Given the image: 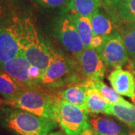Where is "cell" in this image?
<instances>
[{
  "label": "cell",
  "instance_id": "cell-1",
  "mask_svg": "<svg viewBox=\"0 0 135 135\" xmlns=\"http://www.w3.org/2000/svg\"><path fill=\"white\" fill-rule=\"evenodd\" d=\"M17 40L20 53L31 65L39 68L42 72L56 56L57 51L44 41L29 18L19 17Z\"/></svg>",
  "mask_w": 135,
  "mask_h": 135
},
{
  "label": "cell",
  "instance_id": "cell-2",
  "mask_svg": "<svg viewBox=\"0 0 135 135\" xmlns=\"http://www.w3.org/2000/svg\"><path fill=\"white\" fill-rule=\"evenodd\" d=\"M77 59L74 60L57 51L52 63L41 73V86L50 89H61L74 83L82 82Z\"/></svg>",
  "mask_w": 135,
  "mask_h": 135
},
{
  "label": "cell",
  "instance_id": "cell-3",
  "mask_svg": "<svg viewBox=\"0 0 135 135\" xmlns=\"http://www.w3.org/2000/svg\"><path fill=\"white\" fill-rule=\"evenodd\" d=\"M4 123L19 135H48L57 128L55 119L41 117L17 108L8 112Z\"/></svg>",
  "mask_w": 135,
  "mask_h": 135
},
{
  "label": "cell",
  "instance_id": "cell-4",
  "mask_svg": "<svg viewBox=\"0 0 135 135\" xmlns=\"http://www.w3.org/2000/svg\"><path fill=\"white\" fill-rule=\"evenodd\" d=\"M57 98L41 89H27L13 100L5 99L3 104L13 108L28 111L41 117L55 119Z\"/></svg>",
  "mask_w": 135,
  "mask_h": 135
},
{
  "label": "cell",
  "instance_id": "cell-5",
  "mask_svg": "<svg viewBox=\"0 0 135 135\" xmlns=\"http://www.w3.org/2000/svg\"><path fill=\"white\" fill-rule=\"evenodd\" d=\"M89 112L57 98L55 119L66 135H82L89 126Z\"/></svg>",
  "mask_w": 135,
  "mask_h": 135
},
{
  "label": "cell",
  "instance_id": "cell-6",
  "mask_svg": "<svg viewBox=\"0 0 135 135\" xmlns=\"http://www.w3.org/2000/svg\"><path fill=\"white\" fill-rule=\"evenodd\" d=\"M53 34L63 48L74 56H78L85 49L77 33L72 17L68 11H62L55 19Z\"/></svg>",
  "mask_w": 135,
  "mask_h": 135
},
{
  "label": "cell",
  "instance_id": "cell-7",
  "mask_svg": "<svg viewBox=\"0 0 135 135\" xmlns=\"http://www.w3.org/2000/svg\"><path fill=\"white\" fill-rule=\"evenodd\" d=\"M0 68L28 89H40L39 79L42 71L31 65L20 53L13 59L1 64Z\"/></svg>",
  "mask_w": 135,
  "mask_h": 135
},
{
  "label": "cell",
  "instance_id": "cell-8",
  "mask_svg": "<svg viewBox=\"0 0 135 135\" xmlns=\"http://www.w3.org/2000/svg\"><path fill=\"white\" fill-rule=\"evenodd\" d=\"M107 67L122 68L129 61V54L122 41L119 29L105 37L100 48L96 50Z\"/></svg>",
  "mask_w": 135,
  "mask_h": 135
},
{
  "label": "cell",
  "instance_id": "cell-9",
  "mask_svg": "<svg viewBox=\"0 0 135 135\" xmlns=\"http://www.w3.org/2000/svg\"><path fill=\"white\" fill-rule=\"evenodd\" d=\"M16 14L0 23V65L17 56L20 52L17 40V22Z\"/></svg>",
  "mask_w": 135,
  "mask_h": 135
},
{
  "label": "cell",
  "instance_id": "cell-10",
  "mask_svg": "<svg viewBox=\"0 0 135 135\" xmlns=\"http://www.w3.org/2000/svg\"><path fill=\"white\" fill-rule=\"evenodd\" d=\"M75 57L80 74L84 80H97L104 78L107 66L95 50L84 49L82 53Z\"/></svg>",
  "mask_w": 135,
  "mask_h": 135
},
{
  "label": "cell",
  "instance_id": "cell-11",
  "mask_svg": "<svg viewBox=\"0 0 135 135\" xmlns=\"http://www.w3.org/2000/svg\"><path fill=\"white\" fill-rule=\"evenodd\" d=\"M111 87L121 95L135 99V77L128 71L116 68L108 77Z\"/></svg>",
  "mask_w": 135,
  "mask_h": 135
},
{
  "label": "cell",
  "instance_id": "cell-12",
  "mask_svg": "<svg viewBox=\"0 0 135 135\" xmlns=\"http://www.w3.org/2000/svg\"><path fill=\"white\" fill-rule=\"evenodd\" d=\"M89 126L96 131L107 135H130L128 127L115 119L92 113L89 116Z\"/></svg>",
  "mask_w": 135,
  "mask_h": 135
},
{
  "label": "cell",
  "instance_id": "cell-13",
  "mask_svg": "<svg viewBox=\"0 0 135 135\" xmlns=\"http://www.w3.org/2000/svg\"><path fill=\"white\" fill-rule=\"evenodd\" d=\"M87 87L84 80L82 82L74 83L68 85L58 92L59 99L72 104L83 110H87L86 101ZM88 111V110H87Z\"/></svg>",
  "mask_w": 135,
  "mask_h": 135
},
{
  "label": "cell",
  "instance_id": "cell-14",
  "mask_svg": "<svg viewBox=\"0 0 135 135\" xmlns=\"http://www.w3.org/2000/svg\"><path fill=\"white\" fill-rule=\"evenodd\" d=\"M91 24L94 35L103 37H107L119 29L115 24V21L100 8L93 13L91 17Z\"/></svg>",
  "mask_w": 135,
  "mask_h": 135
},
{
  "label": "cell",
  "instance_id": "cell-15",
  "mask_svg": "<svg viewBox=\"0 0 135 135\" xmlns=\"http://www.w3.org/2000/svg\"><path fill=\"white\" fill-rule=\"evenodd\" d=\"M84 82L87 87L86 105L88 112L94 114H107V112L110 106V103L101 95V93L92 86L89 80H86Z\"/></svg>",
  "mask_w": 135,
  "mask_h": 135
},
{
  "label": "cell",
  "instance_id": "cell-16",
  "mask_svg": "<svg viewBox=\"0 0 135 135\" xmlns=\"http://www.w3.org/2000/svg\"><path fill=\"white\" fill-rule=\"evenodd\" d=\"M28 88L8 73L0 70V95L5 100H13Z\"/></svg>",
  "mask_w": 135,
  "mask_h": 135
},
{
  "label": "cell",
  "instance_id": "cell-17",
  "mask_svg": "<svg viewBox=\"0 0 135 135\" xmlns=\"http://www.w3.org/2000/svg\"><path fill=\"white\" fill-rule=\"evenodd\" d=\"M107 114L115 116L129 128L135 131V105L128 101L110 104Z\"/></svg>",
  "mask_w": 135,
  "mask_h": 135
},
{
  "label": "cell",
  "instance_id": "cell-18",
  "mask_svg": "<svg viewBox=\"0 0 135 135\" xmlns=\"http://www.w3.org/2000/svg\"><path fill=\"white\" fill-rule=\"evenodd\" d=\"M105 5L122 22H135V0H107Z\"/></svg>",
  "mask_w": 135,
  "mask_h": 135
},
{
  "label": "cell",
  "instance_id": "cell-19",
  "mask_svg": "<svg viewBox=\"0 0 135 135\" xmlns=\"http://www.w3.org/2000/svg\"><path fill=\"white\" fill-rule=\"evenodd\" d=\"M77 29V33L85 49L91 48V41L94 35L92 31L91 19L82 16L76 12H70Z\"/></svg>",
  "mask_w": 135,
  "mask_h": 135
},
{
  "label": "cell",
  "instance_id": "cell-20",
  "mask_svg": "<svg viewBox=\"0 0 135 135\" xmlns=\"http://www.w3.org/2000/svg\"><path fill=\"white\" fill-rule=\"evenodd\" d=\"M118 29L129 56L135 59V22H122Z\"/></svg>",
  "mask_w": 135,
  "mask_h": 135
},
{
  "label": "cell",
  "instance_id": "cell-21",
  "mask_svg": "<svg viewBox=\"0 0 135 135\" xmlns=\"http://www.w3.org/2000/svg\"><path fill=\"white\" fill-rule=\"evenodd\" d=\"M100 3L99 0H71L68 9L91 19L93 13L100 8Z\"/></svg>",
  "mask_w": 135,
  "mask_h": 135
},
{
  "label": "cell",
  "instance_id": "cell-22",
  "mask_svg": "<svg viewBox=\"0 0 135 135\" xmlns=\"http://www.w3.org/2000/svg\"><path fill=\"white\" fill-rule=\"evenodd\" d=\"M91 84L96 89L98 92L101 94L107 101L111 104H117V103H123L126 102L121 95H119L111 87H109L105 83H104L101 80H89Z\"/></svg>",
  "mask_w": 135,
  "mask_h": 135
},
{
  "label": "cell",
  "instance_id": "cell-23",
  "mask_svg": "<svg viewBox=\"0 0 135 135\" xmlns=\"http://www.w3.org/2000/svg\"><path fill=\"white\" fill-rule=\"evenodd\" d=\"M35 3L44 8H64L68 6L71 0H32Z\"/></svg>",
  "mask_w": 135,
  "mask_h": 135
},
{
  "label": "cell",
  "instance_id": "cell-24",
  "mask_svg": "<svg viewBox=\"0 0 135 135\" xmlns=\"http://www.w3.org/2000/svg\"><path fill=\"white\" fill-rule=\"evenodd\" d=\"M15 13L8 8L4 0H0V23L11 18Z\"/></svg>",
  "mask_w": 135,
  "mask_h": 135
},
{
  "label": "cell",
  "instance_id": "cell-25",
  "mask_svg": "<svg viewBox=\"0 0 135 135\" xmlns=\"http://www.w3.org/2000/svg\"><path fill=\"white\" fill-rule=\"evenodd\" d=\"M104 38L105 37L98 35H94L91 41V48L94 49L95 50H98L102 46V44L104 41Z\"/></svg>",
  "mask_w": 135,
  "mask_h": 135
},
{
  "label": "cell",
  "instance_id": "cell-26",
  "mask_svg": "<svg viewBox=\"0 0 135 135\" xmlns=\"http://www.w3.org/2000/svg\"><path fill=\"white\" fill-rule=\"evenodd\" d=\"M82 135H107V134H101L100 132L98 131H95L94 129H92V128H89L88 129L85 131L83 132V134Z\"/></svg>",
  "mask_w": 135,
  "mask_h": 135
},
{
  "label": "cell",
  "instance_id": "cell-27",
  "mask_svg": "<svg viewBox=\"0 0 135 135\" xmlns=\"http://www.w3.org/2000/svg\"><path fill=\"white\" fill-rule=\"evenodd\" d=\"M48 135H66V134H63L62 133H61V132H53V133H50V134H49Z\"/></svg>",
  "mask_w": 135,
  "mask_h": 135
},
{
  "label": "cell",
  "instance_id": "cell-28",
  "mask_svg": "<svg viewBox=\"0 0 135 135\" xmlns=\"http://www.w3.org/2000/svg\"><path fill=\"white\" fill-rule=\"evenodd\" d=\"M99 2H102V3H104V5H106L107 2V0H99Z\"/></svg>",
  "mask_w": 135,
  "mask_h": 135
},
{
  "label": "cell",
  "instance_id": "cell-29",
  "mask_svg": "<svg viewBox=\"0 0 135 135\" xmlns=\"http://www.w3.org/2000/svg\"><path fill=\"white\" fill-rule=\"evenodd\" d=\"M3 101H2V100H0V104H2V103H3Z\"/></svg>",
  "mask_w": 135,
  "mask_h": 135
},
{
  "label": "cell",
  "instance_id": "cell-30",
  "mask_svg": "<svg viewBox=\"0 0 135 135\" xmlns=\"http://www.w3.org/2000/svg\"><path fill=\"white\" fill-rule=\"evenodd\" d=\"M134 65L135 66V59H134Z\"/></svg>",
  "mask_w": 135,
  "mask_h": 135
},
{
  "label": "cell",
  "instance_id": "cell-31",
  "mask_svg": "<svg viewBox=\"0 0 135 135\" xmlns=\"http://www.w3.org/2000/svg\"><path fill=\"white\" fill-rule=\"evenodd\" d=\"M134 102H135V99H134Z\"/></svg>",
  "mask_w": 135,
  "mask_h": 135
},
{
  "label": "cell",
  "instance_id": "cell-32",
  "mask_svg": "<svg viewBox=\"0 0 135 135\" xmlns=\"http://www.w3.org/2000/svg\"><path fill=\"white\" fill-rule=\"evenodd\" d=\"M134 135H135V134H134Z\"/></svg>",
  "mask_w": 135,
  "mask_h": 135
}]
</instances>
